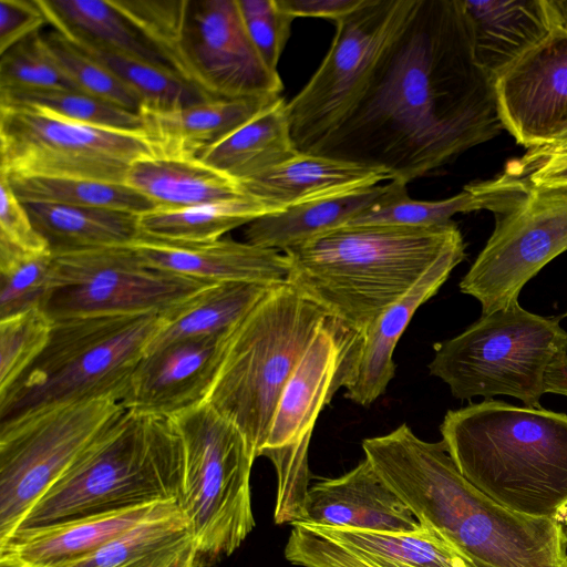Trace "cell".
I'll use <instances>...</instances> for the list:
<instances>
[{
	"instance_id": "6da1fadb",
	"label": "cell",
	"mask_w": 567,
	"mask_h": 567,
	"mask_svg": "<svg viewBox=\"0 0 567 567\" xmlns=\"http://www.w3.org/2000/svg\"><path fill=\"white\" fill-rule=\"evenodd\" d=\"M504 130L461 0H414L369 81L309 153L408 185Z\"/></svg>"
},
{
	"instance_id": "7a4b0ae2",
	"label": "cell",
	"mask_w": 567,
	"mask_h": 567,
	"mask_svg": "<svg viewBox=\"0 0 567 567\" xmlns=\"http://www.w3.org/2000/svg\"><path fill=\"white\" fill-rule=\"evenodd\" d=\"M362 449L416 519L473 567H567L559 520L515 513L483 494L460 473L443 441H424L403 423L363 440Z\"/></svg>"
},
{
	"instance_id": "3957f363",
	"label": "cell",
	"mask_w": 567,
	"mask_h": 567,
	"mask_svg": "<svg viewBox=\"0 0 567 567\" xmlns=\"http://www.w3.org/2000/svg\"><path fill=\"white\" fill-rule=\"evenodd\" d=\"M462 245L453 220L432 227L346 225L282 252L288 284L360 336L435 261Z\"/></svg>"
},
{
	"instance_id": "277c9868",
	"label": "cell",
	"mask_w": 567,
	"mask_h": 567,
	"mask_svg": "<svg viewBox=\"0 0 567 567\" xmlns=\"http://www.w3.org/2000/svg\"><path fill=\"white\" fill-rule=\"evenodd\" d=\"M440 431L460 473L499 505L555 520L567 511V414L486 399L447 411Z\"/></svg>"
},
{
	"instance_id": "5b68a950",
	"label": "cell",
	"mask_w": 567,
	"mask_h": 567,
	"mask_svg": "<svg viewBox=\"0 0 567 567\" xmlns=\"http://www.w3.org/2000/svg\"><path fill=\"white\" fill-rule=\"evenodd\" d=\"M182 481L183 445L173 417L124 410L34 503L13 534L177 502Z\"/></svg>"
},
{
	"instance_id": "8992f818",
	"label": "cell",
	"mask_w": 567,
	"mask_h": 567,
	"mask_svg": "<svg viewBox=\"0 0 567 567\" xmlns=\"http://www.w3.org/2000/svg\"><path fill=\"white\" fill-rule=\"evenodd\" d=\"M327 312L288 282L274 286L229 333L205 402L261 456L282 390Z\"/></svg>"
},
{
	"instance_id": "52a82bcc",
	"label": "cell",
	"mask_w": 567,
	"mask_h": 567,
	"mask_svg": "<svg viewBox=\"0 0 567 567\" xmlns=\"http://www.w3.org/2000/svg\"><path fill=\"white\" fill-rule=\"evenodd\" d=\"M161 324L158 315L96 316L55 321L48 346L0 394V422L62 403H120Z\"/></svg>"
},
{
	"instance_id": "ba28073f",
	"label": "cell",
	"mask_w": 567,
	"mask_h": 567,
	"mask_svg": "<svg viewBox=\"0 0 567 567\" xmlns=\"http://www.w3.org/2000/svg\"><path fill=\"white\" fill-rule=\"evenodd\" d=\"M559 321L514 301L435 343L430 373L446 383L456 399L508 395L528 408H542L545 372L567 354V331Z\"/></svg>"
},
{
	"instance_id": "9c48e42d",
	"label": "cell",
	"mask_w": 567,
	"mask_h": 567,
	"mask_svg": "<svg viewBox=\"0 0 567 567\" xmlns=\"http://www.w3.org/2000/svg\"><path fill=\"white\" fill-rule=\"evenodd\" d=\"M183 445L177 501L197 550L230 556L255 527L250 475L255 452L241 432L203 402L173 417Z\"/></svg>"
},
{
	"instance_id": "30bf717a",
	"label": "cell",
	"mask_w": 567,
	"mask_h": 567,
	"mask_svg": "<svg viewBox=\"0 0 567 567\" xmlns=\"http://www.w3.org/2000/svg\"><path fill=\"white\" fill-rule=\"evenodd\" d=\"M112 399L44 406L0 426V544L94 440L123 413Z\"/></svg>"
},
{
	"instance_id": "8fae6325",
	"label": "cell",
	"mask_w": 567,
	"mask_h": 567,
	"mask_svg": "<svg viewBox=\"0 0 567 567\" xmlns=\"http://www.w3.org/2000/svg\"><path fill=\"white\" fill-rule=\"evenodd\" d=\"M143 133L95 127L25 105H0V174L122 183L154 156Z\"/></svg>"
},
{
	"instance_id": "7c38bea8",
	"label": "cell",
	"mask_w": 567,
	"mask_h": 567,
	"mask_svg": "<svg viewBox=\"0 0 567 567\" xmlns=\"http://www.w3.org/2000/svg\"><path fill=\"white\" fill-rule=\"evenodd\" d=\"M54 256L44 311L53 322L96 316H162L210 285L146 266L130 246Z\"/></svg>"
},
{
	"instance_id": "4fadbf2b",
	"label": "cell",
	"mask_w": 567,
	"mask_h": 567,
	"mask_svg": "<svg viewBox=\"0 0 567 567\" xmlns=\"http://www.w3.org/2000/svg\"><path fill=\"white\" fill-rule=\"evenodd\" d=\"M413 3L364 0L334 22L336 35L327 55L302 90L286 103L298 152L309 153L352 107Z\"/></svg>"
},
{
	"instance_id": "5bb4252c",
	"label": "cell",
	"mask_w": 567,
	"mask_h": 567,
	"mask_svg": "<svg viewBox=\"0 0 567 567\" xmlns=\"http://www.w3.org/2000/svg\"><path fill=\"white\" fill-rule=\"evenodd\" d=\"M524 184L525 195L496 215L491 237L460 282L463 293L480 301L482 315L517 301L526 282L567 250V188Z\"/></svg>"
},
{
	"instance_id": "9a60e30c",
	"label": "cell",
	"mask_w": 567,
	"mask_h": 567,
	"mask_svg": "<svg viewBox=\"0 0 567 567\" xmlns=\"http://www.w3.org/2000/svg\"><path fill=\"white\" fill-rule=\"evenodd\" d=\"M173 65L212 97L280 95L284 89L251 42L237 0H189Z\"/></svg>"
},
{
	"instance_id": "2e32d148",
	"label": "cell",
	"mask_w": 567,
	"mask_h": 567,
	"mask_svg": "<svg viewBox=\"0 0 567 567\" xmlns=\"http://www.w3.org/2000/svg\"><path fill=\"white\" fill-rule=\"evenodd\" d=\"M285 547L300 567H473L429 525L390 533L297 522Z\"/></svg>"
},
{
	"instance_id": "e0dca14e",
	"label": "cell",
	"mask_w": 567,
	"mask_h": 567,
	"mask_svg": "<svg viewBox=\"0 0 567 567\" xmlns=\"http://www.w3.org/2000/svg\"><path fill=\"white\" fill-rule=\"evenodd\" d=\"M499 117L518 144L545 146L567 133V32L553 28L494 81Z\"/></svg>"
},
{
	"instance_id": "ac0fdd59",
	"label": "cell",
	"mask_w": 567,
	"mask_h": 567,
	"mask_svg": "<svg viewBox=\"0 0 567 567\" xmlns=\"http://www.w3.org/2000/svg\"><path fill=\"white\" fill-rule=\"evenodd\" d=\"M229 333L174 340L146 351L120 401L122 408L174 417L205 402Z\"/></svg>"
},
{
	"instance_id": "d6986e66",
	"label": "cell",
	"mask_w": 567,
	"mask_h": 567,
	"mask_svg": "<svg viewBox=\"0 0 567 567\" xmlns=\"http://www.w3.org/2000/svg\"><path fill=\"white\" fill-rule=\"evenodd\" d=\"M465 258V245L435 261L429 270L390 306L362 334L350 342L339 372V388L353 403L369 406L386 390L395 374L394 349L415 311L431 299Z\"/></svg>"
},
{
	"instance_id": "ffe728a7",
	"label": "cell",
	"mask_w": 567,
	"mask_h": 567,
	"mask_svg": "<svg viewBox=\"0 0 567 567\" xmlns=\"http://www.w3.org/2000/svg\"><path fill=\"white\" fill-rule=\"evenodd\" d=\"M355 333L328 319L286 383L262 453L311 437L317 417L339 389L338 378Z\"/></svg>"
},
{
	"instance_id": "44dd1931",
	"label": "cell",
	"mask_w": 567,
	"mask_h": 567,
	"mask_svg": "<svg viewBox=\"0 0 567 567\" xmlns=\"http://www.w3.org/2000/svg\"><path fill=\"white\" fill-rule=\"evenodd\" d=\"M298 522L390 533L422 527L367 458L339 477L309 486Z\"/></svg>"
},
{
	"instance_id": "7402d4cb",
	"label": "cell",
	"mask_w": 567,
	"mask_h": 567,
	"mask_svg": "<svg viewBox=\"0 0 567 567\" xmlns=\"http://www.w3.org/2000/svg\"><path fill=\"white\" fill-rule=\"evenodd\" d=\"M154 269L206 282H252L277 286L288 282L289 262L284 252L246 241L217 239L173 243L145 237L131 245Z\"/></svg>"
},
{
	"instance_id": "603a6c76",
	"label": "cell",
	"mask_w": 567,
	"mask_h": 567,
	"mask_svg": "<svg viewBox=\"0 0 567 567\" xmlns=\"http://www.w3.org/2000/svg\"><path fill=\"white\" fill-rule=\"evenodd\" d=\"M280 99V95L213 97L173 110L142 107L138 113L142 133L156 156L199 159Z\"/></svg>"
},
{
	"instance_id": "cb8c5ba5",
	"label": "cell",
	"mask_w": 567,
	"mask_h": 567,
	"mask_svg": "<svg viewBox=\"0 0 567 567\" xmlns=\"http://www.w3.org/2000/svg\"><path fill=\"white\" fill-rule=\"evenodd\" d=\"M389 179L380 171L311 153L239 184L249 196L276 213L288 207L353 193Z\"/></svg>"
},
{
	"instance_id": "d4e9b609",
	"label": "cell",
	"mask_w": 567,
	"mask_h": 567,
	"mask_svg": "<svg viewBox=\"0 0 567 567\" xmlns=\"http://www.w3.org/2000/svg\"><path fill=\"white\" fill-rule=\"evenodd\" d=\"M461 1L476 63L494 81L551 30L543 0Z\"/></svg>"
},
{
	"instance_id": "484cf974",
	"label": "cell",
	"mask_w": 567,
	"mask_h": 567,
	"mask_svg": "<svg viewBox=\"0 0 567 567\" xmlns=\"http://www.w3.org/2000/svg\"><path fill=\"white\" fill-rule=\"evenodd\" d=\"M159 504L106 513L33 532L16 533L0 544V557L34 567H63L93 553L148 516Z\"/></svg>"
},
{
	"instance_id": "4316f807",
	"label": "cell",
	"mask_w": 567,
	"mask_h": 567,
	"mask_svg": "<svg viewBox=\"0 0 567 567\" xmlns=\"http://www.w3.org/2000/svg\"><path fill=\"white\" fill-rule=\"evenodd\" d=\"M35 1L47 23L72 43L128 55L175 72L166 56L111 0Z\"/></svg>"
},
{
	"instance_id": "83f0119b",
	"label": "cell",
	"mask_w": 567,
	"mask_h": 567,
	"mask_svg": "<svg viewBox=\"0 0 567 567\" xmlns=\"http://www.w3.org/2000/svg\"><path fill=\"white\" fill-rule=\"evenodd\" d=\"M124 184L135 189L155 209L175 210L229 200L246 193L230 176L199 159L151 156L135 162Z\"/></svg>"
},
{
	"instance_id": "f1b7e54d",
	"label": "cell",
	"mask_w": 567,
	"mask_h": 567,
	"mask_svg": "<svg viewBox=\"0 0 567 567\" xmlns=\"http://www.w3.org/2000/svg\"><path fill=\"white\" fill-rule=\"evenodd\" d=\"M299 153L291 136L286 102L281 97L206 151L199 161L241 184Z\"/></svg>"
},
{
	"instance_id": "f546056e",
	"label": "cell",
	"mask_w": 567,
	"mask_h": 567,
	"mask_svg": "<svg viewBox=\"0 0 567 567\" xmlns=\"http://www.w3.org/2000/svg\"><path fill=\"white\" fill-rule=\"evenodd\" d=\"M388 187L389 184L375 185L260 216L246 225L245 241L282 252L318 235L347 225L380 198Z\"/></svg>"
},
{
	"instance_id": "4dcf8cb0",
	"label": "cell",
	"mask_w": 567,
	"mask_h": 567,
	"mask_svg": "<svg viewBox=\"0 0 567 567\" xmlns=\"http://www.w3.org/2000/svg\"><path fill=\"white\" fill-rule=\"evenodd\" d=\"M272 287L227 281L202 288L159 316V328L146 351L174 340L229 333Z\"/></svg>"
},
{
	"instance_id": "1f68e13d",
	"label": "cell",
	"mask_w": 567,
	"mask_h": 567,
	"mask_svg": "<svg viewBox=\"0 0 567 567\" xmlns=\"http://www.w3.org/2000/svg\"><path fill=\"white\" fill-rule=\"evenodd\" d=\"M53 255L130 246L140 237V215L93 207L24 204Z\"/></svg>"
},
{
	"instance_id": "d6a6232c",
	"label": "cell",
	"mask_w": 567,
	"mask_h": 567,
	"mask_svg": "<svg viewBox=\"0 0 567 567\" xmlns=\"http://www.w3.org/2000/svg\"><path fill=\"white\" fill-rule=\"evenodd\" d=\"M274 213L247 194L183 209H153L138 217L140 237L173 243L214 241L231 229Z\"/></svg>"
},
{
	"instance_id": "836d02e7",
	"label": "cell",
	"mask_w": 567,
	"mask_h": 567,
	"mask_svg": "<svg viewBox=\"0 0 567 567\" xmlns=\"http://www.w3.org/2000/svg\"><path fill=\"white\" fill-rule=\"evenodd\" d=\"M194 540L178 503H161L148 516L93 553L63 567H131Z\"/></svg>"
},
{
	"instance_id": "e575fe53",
	"label": "cell",
	"mask_w": 567,
	"mask_h": 567,
	"mask_svg": "<svg viewBox=\"0 0 567 567\" xmlns=\"http://www.w3.org/2000/svg\"><path fill=\"white\" fill-rule=\"evenodd\" d=\"M7 177L23 204L106 208L136 215L155 209L151 200L122 183L82 178Z\"/></svg>"
},
{
	"instance_id": "d590c367",
	"label": "cell",
	"mask_w": 567,
	"mask_h": 567,
	"mask_svg": "<svg viewBox=\"0 0 567 567\" xmlns=\"http://www.w3.org/2000/svg\"><path fill=\"white\" fill-rule=\"evenodd\" d=\"M75 45L132 89L142 99V107L173 110L213 99L168 69L116 52Z\"/></svg>"
},
{
	"instance_id": "8d00e7d4",
	"label": "cell",
	"mask_w": 567,
	"mask_h": 567,
	"mask_svg": "<svg viewBox=\"0 0 567 567\" xmlns=\"http://www.w3.org/2000/svg\"><path fill=\"white\" fill-rule=\"evenodd\" d=\"M0 105H25L95 127L142 133L140 114L81 91L48 90L0 93Z\"/></svg>"
},
{
	"instance_id": "74e56055",
	"label": "cell",
	"mask_w": 567,
	"mask_h": 567,
	"mask_svg": "<svg viewBox=\"0 0 567 567\" xmlns=\"http://www.w3.org/2000/svg\"><path fill=\"white\" fill-rule=\"evenodd\" d=\"M54 256L32 254L0 240V319L44 308L51 291Z\"/></svg>"
},
{
	"instance_id": "f35d334b",
	"label": "cell",
	"mask_w": 567,
	"mask_h": 567,
	"mask_svg": "<svg viewBox=\"0 0 567 567\" xmlns=\"http://www.w3.org/2000/svg\"><path fill=\"white\" fill-rule=\"evenodd\" d=\"M42 39L54 62L81 92L140 113L142 99L104 65L54 29L42 32Z\"/></svg>"
},
{
	"instance_id": "ab89813d",
	"label": "cell",
	"mask_w": 567,
	"mask_h": 567,
	"mask_svg": "<svg viewBox=\"0 0 567 567\" xmlns=\"http://www.w3.org/2000/svg\"><path fill=\"white\" fill-rule=\"evenodd\" d=\"M53 326L42 308L0 319V394L8 391L41 355Z\"/></svg>"
},
{
	"instance_id": "60d3db41",
	"label": "cell",
	"mask_w": 567,
	"mask_h": 567,
	"mask_svg": "<svg viewBox=\"0 0 567 567\" xmlns=\"http://www.w3.org/2000/svg\"><path fill=\"white\" fill-rule=\"evenodd\" d=\"M48 90L80 91L54 62L39 31L1 54L0 93Z\"/></svg>"
},
{
	"instance_id": "b9f144b4",
	"label": "cell",
	"mask_w": 567,
	"mask_h": 567,
	"mask_svg": "<svg viewBox=\"0 0 567 567\" xmlns=\"http://www.w3.org/2000/svg\"><path fill=\"white\" fill-rule=\"evenodd\" d=\"M111 2L166 56L174 69L173 60L183 38L189 0Z\"/></svg>"
},
{
	"instance_id": "7bdbcfd3",
	"label": "cell",
	"mask_w": 567,
	"mask_h": 567,
	"mask_svg": "<svg viewBox=\"0 0 567 567\" xmlns=\"http://www.w3.org/2000/svg\"><path fill=\"white\" fill-rule=\"evenodd\" d=\"M248 35L258 53L272 70L289 39L295 18L281 11L277 0H237Z\"/></svg>"
},
{
	"instance_id": "ee69618b",
	"label": "cell",
	"mask_w": 567,
	"mask_h": 567,
	"mask_svg": "<svg viewBox=\"0 0 567 567\" xmlns=\"http://www.w3.org/2000/svg\"><path fill=\"white\" fill-rule=\"evenodd\" d=\"M0 240L27 252H51L47 240L35 229L24 204L17 197L4 174H0Z\"/></svg>"
},
{
	"instance_id": "f6af8a7d",
	"label": "cell",
	"mask_w": 567,
	"mask_h": 567,
	"mask_svg": "<svg viewBox=\"0 0 567 567\" xmlns=\"http://www.w3.org/2000/svg\"><path fill=\"white\" fill-rule=\"evenodd\" d=\"M45 23L35 0H0V55Z\"/></svg>"
},
{
	"instance_id": "bcb514c9",
	"label": "cell",
	"mask_w": 567,
	"mask_h": 567,
	"mask_svg": "<svg viewBox=\"0 0 567 567\" xmlns=\"http://www.w3.org/2000/svg\"><path fill=\"white\" fill-rule=\"evenodd\" d=\"M535 188H567V154L511 161L503 171Z\"/></svg>"
},
{
	"instance_id": "7dc6e473",
	"label": "cell",
	"mask_w": 567,
	"mask_h": 567,
	"mask_svg": "<svg viewBox=\"0 0 567 567\" xmlns=\"http://www.w3.org/2000/svg\"><path fill=\"white\" fill-rule=\"evenodd\" d=\"M363 2L364 0H277L279 9L292 18H321L334 22Z\"/></svg>"
},
{
	"instance_id": "c3c4849f",
	"label": "cell",
	"mask_w": 567,
	"mask_h": 567,
	"mask_svg": "<svg viewBox=\"0 0 567 567\" xmlns=\"http://www.w3.org/2000/svg\"><path fill=\"white\" fill-rule=\"evenodd\" d=\"M213 561L202 555L194 540L188 544L150 558L131 567H212Z\"/></svg>"
},
{
	"instance_id": "681fc988",
	"label": "cell",
	"mask_w": 567,
	"mask_h": 567,
	"mask_svg": "<svg viewBox=\"0 0 567 567\" xmlns=\"http://www.w3.org/2000/svg\"><path fill=\"white\" fill-rule=\"evenodd\" d=\"M545 393L567 396V354L554 361L544 375Z\"/></svg>"
},
{
	"instance_id": "f907efd6",
	"label": "cell",
	"mask_w": 567,
	"mask_h": 567,
	"mask_svg": "<svg viewBox=\"0 0 567 567\" xmlns=\"http://www.w3.org/2000/svg\"><path fill=\"white\" fill-rule=\"evenodd\" d=\"M543 6L550 28L567 32V0H543Z\"/></svg>"
},
{
	"instance_id": "816d5d0a",
	"label": "cell",
	"mask_w": 567,
	"mask_h": 567,
	"mask_svg": "<svg viewBox=\"0 0 567 567\" xmlns=\"http://www.w3.org/2000/svg\"><path fill=\"white\" fill-rule=\"evenodd\" d=\"M567 154V133L558 137L554 142L540 146L528 148L520 157L523 161H533L551 155H566Z\"/></svg>"
},
{
	"instance_id": "f5cc1de1",
	"label": "cell",
	"mask_w": 567,
	"mask_h": 567,
	"mask_svg": "<svg viewBox=\"0 0 567 567\" xmlns=\"http://www.w3.org/2000/svg\"><path fill=\"white\" fill-rule=\"evenodd\" d=\"M0 567H34V566L19 561V560L0 557Z\"/></svg>"
},
{
	"instance_id": "db71d44e",
	"label": "cell",
	"mask_w": 567,
	"mask_h": 567,
	"mask_svg": "<svg viewBox=\"0 0 567 567\" xmlns=\"http://www.w3.org/2000/svg\"><path fill=\"white\" fill-rule=\"evenodd\" d=\"M564 317H567V311H566V313L564 315Z\"/></svg>"
}]
</instances>
